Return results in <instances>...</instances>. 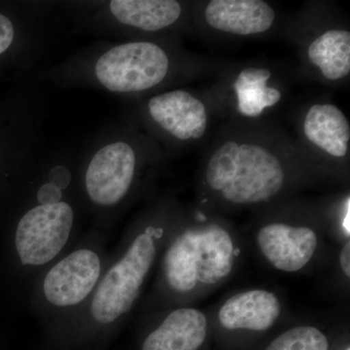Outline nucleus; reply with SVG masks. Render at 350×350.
I'll use <instances>...</instances> for the list:
<instances>
[{
    "instance_id": "nucleus-1",
    "label": "nucleus",
    "mask_w": 350,
    "mask_h": 350,
    "mask_svg": "<svg viewBox=\"0 0 350 350\" xmlns=\"http://www.w3.org/2000/svg\"><path fill=\"white\" fill-rule=\"evenodd\" d=\"M163 228L148 225L122 239L84 308L39 350H107L137 305L160 250Z\"/></svg>"
},
{
    "instance_id": "nucleus-2",
    "label": "nucleus",
    "mask_w": 350,
    "mask_h": 350,
    "mask_svg": "<svg viewBox=\"0 0 350 350\" xmlns=\"http://www.w3.org/2000/svg\"><path fill=\"white\" fill-rule=\"evenodd\" d=\"M107 239L101 230L85 234L32 282L31 310L42 327L41 338L64 325L91 298L109 260Z\"/></svg>"
},
{
    "instance_id": "nucleus-3",
    "label": "nucleus",
    "mask_w": 350,
    "mask_h": 350,
    "mask_svg": "<svg viewBox=\"0 0 350 350\" xmlns=\"http://www.w3.org/2000/svg\"><path fill=\"white\" fill-rule=\"evenodd\" d=\"M234 257V243L222 228L183 232L170 241L163 254V287L172 294H186L199 284H217L231 273Z\"/></svg>"
},
{
    "instance_id": "nucleus-4",
    "label": "nucleus",
    "mask_w": 350,
    "mask_h": 350,
    "mask_svg": "<svg viewBox=\"0 0 350 350\" xmlns=\"http://www.w3.org/2000/svg\"><path fill=\"white\" fill-rule=\"evenodd\" d=\"M75 213L66 200L40 204L23 214L13 237L14 253L29 287L39 275L79 238H75Z\"/></svg>"
},
{
    "instance_id": "nucleus-5",
    "label": "nucleus",
    "mask_w": 350,
    "mask_h": 350,
    "mask_svg": "<svg viewBox=\"0 0 350 350\" xmlns=\"http://www.w3.org/2000/svg\"><path fill=\"white\" fill-rule=\"evenodd\" d=\"M169 66V57L156 44L131 42L103 54L96 64V75L110 91L130 93L160 84Z\"/></svg>"
},
{
    "instance_id": "nucleus-6",
    "label": "nucleus",
    "mask_w": 350,
    "mask_h": 350,
    "mask_svg": "<svg viewBox=\"0 0 350 350\" xmlns=\"http://www.w3.org/2000/svg\"><path fill=\"white\" fill-rule=\"evenodd\" d=\"M135 154L125 142H115L93 157L85 174V190L94 206H119L130 192L135 174Z\"/></svg>"
},
{
    "instance_id": "nucleus-7",
    "label": "nucleus",
    "mask_w": 350,
    "mask_h": 350,
    "mask_svg": "<svg viewBox=\"0 0 350 350\" xmlns=\"http://www.w3.org/2000/svg\"><path fill=\"white\" fill-rule=\"evenodd\" d=\"M257 243L264 256L276 269L295 273L305 268L317 248V236L308 227L269 224L260 229Z\"/></svg>"
},
{
    "instance_id": "nucleus-8",
    "label": "nucleus",
    "mask_w": 350,
    "mask_h": 350,
    "mask_svg": "<svg viewBox=\"0 0 350 350\" xmlns=\"http://www.w3.org/2000/svg\"><path fill=\"white\" fill-rule=\"evenodd\" d=\"M206 335V315L196 308H179L144 336L139 350H198Z\"/></svg>"
},
{
    "instance_id": "nucleus-9",
    "label": "nucleus",
    "mask_w": 350,
    "mask_h": 350,
    "mask_svg": "<svg viewBox=\"0 0 350 350\" xmlns=\"http://www.w3.org/2000/svg\"><path fill=\"white\" fill-rule=\"evenodd\" d=\"M148 107L152 118L178 139H199L206 133V107L187 92L160 94L151 98Z\"/></svg>"
},
{
    "instance_id": "nucleus-10",
    "label": "nucleus",
    "mask_w": 350,
    "mask_h": 350,
    "mask_svg": "<svg viewBox=\"0 0 350 350\" xmlns=\"http://www.w3.org/2000/svg\"><path fill=\"white\" fill-rule=\"evenodd\" d=\"M206 20L217 31L250 36L269 31L275 12L261 0H213L207 4Z\"/></svg>"
},
{
    "instance_id": "nucleus-11",
    "label": "nucleus",
    "mask_w": 350,
    "mask_h": 350,
    "mask_svg": "<svg viewBox=\"0 0 350 350\" xmlns=\"http://www.w3.org/2000/svg\"><path fill=\"white\" fill-rule=\"evenodd\" d=\"M282 312L278 297L266 290H251L234 295L221 306V325L229 330H269Z\"/></svg>"
},
{
    "instance_id": "nucleus-12",
    "label": "nucleus",
    "mask_w": 350,
    "mask_h": 350,
    "mask_svg": "<svg viewBox=\"0 0 350 350\" xmlns=\"http://www.w3.org/2000/svg\"><path fill=\"white\" fill-rule=\"evenodd\" d=\"M109 7L122 24L147 31L170 27L181 15V5L174 0H113Z\"/></svg>"
},
{
    "instance_id": "nucleus-13",
    "label": "nucleus",
    "mask_w": 350,
    "mask_h": 350,
    "mask_svg": "<svg viewBox=\"0 0 350 350\" xmlns=\"http://www.w3.org/2000/svg\"><path fill=\"white\" fill-rule=\"evenodd\" d=\"M310 62L329 80H338L350 72V33L333 29L315 39L308 50Z\"/></svg>"
},
{
    "instance_id": "nucleus-14",
    "label": "nucleus",
    "mask_w": 350,
    "mask_h": 350,
    "mask_svg": "<svg viewBox=\"0 0 350 350\" xmlns=\"http://www.w3.org/2000/svg\"><path fill=\"white\" fill-rule=\"evenodd\" d=\"M271 73L267 68H248L239 73L234 83L238 94L239 110L248 117H257L266 107L276 105L282 93L275 88L267 86Z\"/></svg>"
},
{
    "instance_id": "nucleus-15",
    "label": "nucleus",
    "mask_w": 350,
    "mask_h": 350,
    "mask_svg": "<svg viewBox=\"0 0 350 350\" xmlns=\"http://www.w3.org/2000/svg\"><path fill=\"white\" fill-rule=\"evenodd\" d=\"M266 350H329V340L315 327L299 326L282 334Z\"/></svg>"
},
{
    "instance_id": "nucleus-16",
    "label": "nucleus",
    "mask_w": 350,
    "mask_h": 350,
    "mask_svg": "<svg viewBox=\"0 0 350 350\" xmlns=\"http://www.w3.org/2000/svg\"><path fill=\"white\" fill-rule=\"evenodd\" d=\"M36 199L40 204H55L64 199V189L57 187L55 184L48 181L38 189Z\"/></svg>"
},
{
    "instance_id": "nucleus-17",
    "label": "nucleus",
    "mask_w": 350,
    "mask_h": 350,
    "mask_svg": "<svg viewBox=\"0 0 350 350\" xmlns=\"http://www.w3.org/2000/svg\"><path fill=\"white\" fill-rule=\"evenodd\" d=\"M14 27L12 22L5 17V16L0 14V54L5 52L14 40Z\"/></svg>"
},
{
    "instance_id": "nucleus-18",
    "label": "nucleus",
    "mask_w": 350,
    "mask_h": 350,
    "mask_svg": "<svg viewBox=\"0 0 350 350\" xmlns=\"http://www.w3.org/2000/svg\"><path fill=\"white\" fill-rule=\"evenodd\" d=\"M49 181L57 187L66 189L71 182V175L68 170L64 167H54L49 174Z\"/></svg>"
},
{
    "instance_id": "nucleus-19",
    "label": "nucleus",
    "mask_w": 350,
    "mask_h": 350,
    "mask_svg": "<svg viewBox=\"0 0 350 350\" xmlns=\"http://www.w3.org/2000/svg\"><path fill=\"white\" fill-rule=\"evenodd\" d=\"M340 266L345 275L349 278L350 276V243L349 241L345 244L342 247L340 256Z\"/></svg>"
},
{
    "instance_id": "nucleus-20",
    "label": "nucleus",
    "mask_w": 350,
    "mask_h": 350,
    "mask_svg": "<svg viewBox=\"0 0 350 350\" xmlns=\"http://www.w3.org/2000/svg\"><path fill=\"white\" fill-rule=\"evenodd\" d=\"M349 200H347V216L345 219L344 227L345 232H347V234L349 236Z\"/></svg>"
},
{
    "instance_id": "nucleus-21",
    "label": "nucleus",
    "mask_w": 350,
    "mask_h": 350,
    "mask_svg": "<svg viewBox=\"0 0 350 350\" xmlns=\"http://www.w3.org/2000/svg\"><path fill=\"white\" fill-rule=\"evenodd\" d=\"M345 350H350V349H345Z\"/></svg>"
}]
</instances>
